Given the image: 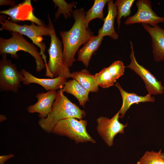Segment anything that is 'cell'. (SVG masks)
Masks as SVG:
<instances>
[{"label":"cell","instance_id":"6da1fadb","mask_svg":"<svg viewBox=\"0 0 164 164\" xmlns=\"http://www.w3.org/2000/svg\"><path fill=\"white\" fill-rule=\"evenodd\" d=\"M85 13L83 8L74 10L72 15L75 21L73 26L68 31L60 32L63 46V61L69 68L76 60L74 56L79 47L94 36L93 32L86 26Z\"/></svg>","mask_w":164,"mask_h":164},{"label":"cell","instance_id":"7a4b0ae2","mask_svg":"<svg viewBox=\"0 0 164 164\" xmlns=\"http://www.w3.org/2000/svg\"><path fill=\"white\" fill-rule=\"evenodd\" d=\"M63 93L62 89L57 91L50 112L46 118L40 119L38 121L39 126L48 133L52 132L60 121L70 118L81 119L86 115L84 111L72 102Z\"/></svg>","mask_w":164,"mask_h":164},{"label":"cell","instance_id":"3957f363","mask_svg":"<svg viewBox=\"0 0 164 164\" xmlns=\"http://www.w3.org/2000/svg\"><path fill=\"white\" fill-rule=\"evenodd\" d=\"M47 26L49 29L51 41L48 50L49 55L48 62L45 64V76L51 78L59 76L66 78L71 77L69 68L65 64L63 58V43L56 36L53 25L49 15Z\"/></svg>","mask_w":164,"mask_h":164},{"label":"cell","instance_id":"277c9868","mask_svg":"<svg viewBox=\"0 0 164 164\" xmlns=\"http://www.w3.org/2000/svg\"><path fill=\"white\" fill-rule=\"evenodd\" d=\"M12 36L8 39L0 38V54H9L12 58L18 59L17 53L19 51L27 52L33 56L36 64V70L39 72L46 67L42 56L37 48L28 42L22 35L10 32Z\"/></svg>","mask_w":164,"mask_h":164},{"label":"cell","instance_id":"5b68a950","mask_svg":"<svg viewBox=\"0 0 164 164\" xmlns=\"http://www.w3.org/2000/svg\"><path fill=\"white\" fill-rule=\"evenodd\" d=\"M4 15L0 16V24L1 26L0 30L17 32L26 36L40 48V54L43 60H46V56L44 53L46 47L45 44L42 41L43 36H50L49 29L47 26L46 27L37 26L32 22L30 25L24 24L21 25L6 19Z\"/></svg>","mask_w":164,"mask_h":164},{"label":"cell","instance_id":"8992f818","mask_svg":"<svg viewBox=\"0 0 164 164\" xmlns=\"http://www.w3.org/2000/svg\"><path fill=\"white\" fill-rule=\"evenodd\" d=\"M87 121L82 119L78 120L70 118L59 121L55 125L52 132L67 137L76 143L88 142H96L88 134L86 129Z\"/></svg>","mask_w":164,"mask_h":164},{"label":"cell","instance_id":"52a82bcc","mask_svg":"<svg viewBox=\"0 0 164 164\" xmlns=\"http://www.w3.org/2000/svg\"><path fill=\"white\" fill-rule=\"evenodd\" d=\"M0 61V91H10L17 93L21 86L24 77L15 64L7 60L6 54L2 55Z\"/></svg>","mask_w":164,"mask_h":164},{"label":"cell","instance_id":"ba28073f","mask_svg":"<svg viewBox=\"0 0 164 164\" xmlns=\"http://www.w3.org/2000/svg\"><path fill=\"white\" fill-rule=\"evenodd\" d=\"M119 111L111 118L100 116L97 119V130L99 135L109 147L113 144L114 139L118 134H123L127 125H124L119 121Z\"/></svg>","mask_w":164,"mask_h":164},{"label":"cell","instance_id":"9c48e42d","mask_svg":"<svg viewBox=\"0 0 164 164\" xmlns=\"http://www.w3.org/2000/svg\"><path fill=\"white\" fill-rule=\"evenodd\" d=\"M131 51L130 55L131 62L126 67L133 70L144 82L148 94L159 95L163 93L164 87L161 81L158 80L148 70L139 64L135 56L133 44L130 41Z\"/></svg>","mask_w":164,"mask_h":164},{"label":"cell","instance_id":"30bf717a","mask_svg":"<svg viewBox=\"0 0 164 164\" xmlns=\"http://www.w3.org/2000/svg\"><path fill=\"white\" fill-rule=\"evenodd\" d=\"M136 5L138 8L137 12L129 16L125 22V24L141 23L153 27L159 23L164 22V17L158 16L152 10L150 1L139 0L136 2Z\"/></svg>","mask_w":164,"mask_h":164},{"label":"cell","instance_id":"8fae6325","mask_svg":"<svg viewBox=\"0 0 164 164\" xmlns=\"http://www.w3.org/2000/svg\"><path fill=\"white\" fill-rule=\"evenodd\" d=\"M31 4L30 0H26L7 9L0 11V13L9 16L11 21L16 23L21 21H28L38 26H47L43 20L34 15Z\"/></svg>","mask_w":164,"mask_h":164},{"label":"cell","instance_id":"7c38bea8","mask_svg":"<svg viewBox=\"0 0 164 164\" xmlns=\"http://www.w3.org/2000/svg\"><path fill=\"white\" fill-rule=\"evenodd\" d=\"M56 95L55 91L38 94L36 96L37 99V102L28 107L27 111L29 113H39L40 119L46 118L51 111Z\"/></svg>","mask_w":164,"mask_h":164},{"label":"cell","instance_id":"4fadbf2b","mask_svg":"<svg viewBox=\"0 0 164 164\" xmlns=\"http://www.w3.org/2000/svg\"><path fill=\"white\" fill-rule=\"evenodd\" d=\"M152 38L153 55L155 60L159 62L164 60V29L157 25L152 27L142 24Z\"/></svg>","mask_w":164,"mask_h":164},{"label":"cell","instance_id":"5bb4252c","mask_svg":"<svg viewBox=\"0 0 164 164\" xmlns=\"http://www.w3.org/2000/svg\"><path fill=\"white\" fill-rule=\"evenodd\" d=\"M21 72L24 77L22 82L24 84H36L48 91H56L62 89L67 82V78L64 77L59 76L53 78H41L34 76L24 69H22Z\"/></svg>","mask_w":164,"mask_h":164},{"label":"cell","instance_id":"9a60e30c","mask_svg":"<svg viewBox=\"0 0 164 164\" xmlns=\"http://www.w3.org/2000/svg\"><path fill=\"white\" fill-rule=\"evenodd\" d=\"M115 85L119 90L122 97V104L119 111L120 114L119 118L121 119L124 118L125 113L132 104L146 102H153L155 101V98L151 97V95L149 94L144 96H139L134 93L126 92L118 82L115 83Z\"/></svg>","mask_w":164,"mask_h":164},{"label":"cell","instance_id":"2e32d148","mask_svg":"<svg viewBox=\"0 0 164 164\" xmlns=\"http://www.w3.org/2000/svg\"><path fill=\"white\" fill-rule=\"evenodd\" d=\"M108 13L106 17L103 19L102 26L98 32V36L104 37L108 36L113 39L117 40L119 37L118 34L114 28V20L117 16V9L112 0H109L107 2Z\"/></svg>","mask_w":164,"mask_h":164},{"label":"cell","instance_id":"e0dca14e","mask_svg":"<svg viewBox=\"0 0 164 164\" xmlns=\"http://www.w3.org/2000/svg\"><path fill=\"white\" fill-rule=\"evenodd\" d=\"M103 39L102 36H93L78 51L77 60L82 62L88 67L92 55L98 49Z\"/></svg>","mask_w":164,"mask_h":164},{"label":"cell","instance_id":"ac0fdd59","mask_svg":"<svg viewBox=\"0 0 164 164\" xmlns=\"http://www.w3.org/2000/svg\"><path fill=\"white\" fill-rule=\"evenodd\" d=\"M62 89L63 92L74 96L78 100L80 105L84 107L86 103L89 101V92L74 80L67 81Z\"/></svg>","mask_w":164,"mask_h":164},{"label":"cell","instance_id":"d6986e66","mask_svg":"<svg viewBox=\"0 0 164 164\" xmlns=\"http://www.w3.org/2000/svg\"><path fill=\"white\" fill-rule=\"evenodd\" d=\"M71 77L77 81L89 92H97L99 90V86L94 75H91L86 69L71 73Z\"/></svg>","mask_w":164,"mask_h":164},{"label":"cell","instance_id":"ffe728a7","mask_svg":"<svg viewBox=\"0 0 164 164\" xmlns=\"http://www.w3.org/2000/svg\"><path fill=\"white\" fill-rule=\"evenodd\" d=\"M109 0H95L92 7L85 13V24L89 28V22L93 19L99 18L103 20V10L105 4Z\"/></svg>","mask_w":164,"mask_h":164},{"label":"cell","instance_id":"44dd1931","mask_svg":"<svg viewBox=\"0 0 164 164\" xmlns=\"http://www.w3.org/2000/svg\"><path fill=\"white\" fill-rule=\"evenodd\" d=\"M55 7H58L57 12L54 15V22L56 21L61 14H63L65 19L71 17L73 11V7H75L77 2L73 1L70 3H67L64 0H53Z\"/></svg>","mask_w":164,"mask_h":164},{"label":"cell","instance_id":"7402d4cb","mask_svg":"<svg viewBox=\"0 0 164 164\" xmlns=\"http://www.w3.org/2000/svg\"><path fill=\"white\" fill-rule=\"evenodd\" d=\"M134 1V0H117L114 3L117 9L116 18L118 29L121 18L129 16L131 13V9Z\"/></svg>","mask_w":164,"mask_h":164},{"label":"cell","instance_id":"603a6c76","mask_svg":"<svg viewBox=\"0 0 164 164\" xmlns=\"http://www.w3.org/2000/svg\"><path fill=\"white\" fill-rule=\"evenodd\" d=\"M94 76L98 86L103 88H107L114 85L116 81L109 73L107 67L104 68Z\"/></svg>","mask_w":164,"mask_h":164},{"label":"cell","instance_id":"cb8c5ba5","mask_svg":"<svg viewBox=\"0 0 164 164\" xmlns=\"http://www.w3.org/2000/svg\"><path fill=\"white\" fill-rule=\"evenodd\" d=\"M161 150L158 152L147 151L137 162V164H164L161 156Z\"/></svg>","mask_w":164,"mask_h":164},{"label":"cell","instance_id":"d4e9b609","mask_svg":"<svg viewBox=\"0 0 164 164\" xmlns=\"http://www.w3.org/2000/svg\"><path fill=\"white\" fill-rule=\"evenodd\" d=\"M125 67L122 61L118 60L114 62L107 68L112 77L117 80L124 74Z\"/></svg>","mask_w":164,"mask_h":164},{"label":"cell","instance_id":"484cf974","mask_svg":"<svg viewBox=\"0 0 164 164\" xmlns=\"http://www.w3.org/2000/svg\"><path fill=\"white\" fill-rule=\"evenodd\" d=\"M16 2L15 0H0V5L2 6L3 5H10L11 7H13L15 6Z\"/></svg>","mask_w":164,"mask_h":164},{"label":"cell","instance_id":"4316f807","mask_svg":"<svg viewBox=\"0 0 164 164\" xmlns=\"http://www.w3.org/2000/svg\"><path fill=\"white\" fill-rule=\"evenodd\" d=\"M14 156V155L12 154L1 156L0 157V164H4L5 161Z\"/></svg>","mask_w":164,"mask_h":164},{"label":"cell","instance_id":"83f0119b","mask_svg":"<svg viewBox=\"0 0 164 164\" xmlns=\"http://www.w3.org/2000/svg\"><path fill=\"white\" fill-rule=\"evenodd\" d=\"M161 156L162 158L164 159V152L162 153H161Z\"/></svg>","mask_w":164,"mask_h":164}]
</instances>
